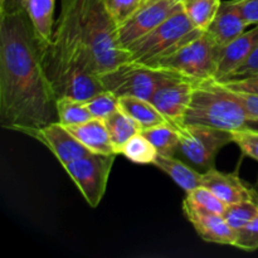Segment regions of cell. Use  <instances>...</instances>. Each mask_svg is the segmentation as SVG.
Listing matches in <instances>:
<instances>
[{"label":"cell","instance_id":"6da1fadb","mask_svg":"<svg viewBox=\"0 0 258 258\" xmlns=\"http://www.w3.org/2000/svg\"><path fill=\"white\" fill-rule=\"evenodd\" d=\"M55 103L25 10L0 14V126L19 133L49 125L58 121Z\"/></svg>","mask_w":258,"mask_h":258},{"label":"cell","instance_id":"7a4b0ae2","mask_svg":"<svg viewBox=\"0 0 258 258\" xmlns=\"http://www.w3.org/2000/svg\"><path fill=\"white\" fill-rule=\"evenodd\" d=\"M55 24L91 58L98 76L130 59L118 43V24L105 0H60Z\"/></svg>","mask_w":258,"mask_h":258},{"label":"cell","instance_id":"3957f363","mask_svg":"<svg viewBox=\"0 0 258 258\" xmlns=\"http://www.w3.org/2000/svg\"><path fill=\"white\" fill-rule=\"evenodd\" d=\"M249 122L246 111L228 88L214 78L196 83L183 123L236 131L248 127Z\"/></svg>","mask_w":258,"mask_h":258},{"label":"cell","instance_id":"277c9868","mask_svg":"<svg viewBox=\"0 0 258 258\" xmlns=\"http://www.w3.org/2000/svg\"><path fill=\"white\" fill-rule=\"evenodd\" d=\"M189 20L180 5L173 15L164 20L160 25L128 45L130 62L151 64L166 55L171 54L202 34Z\"/></svg>","mask_w":258,"mask_h":258},{"label":"cell","instance_id":"5b68a950","mask_svg":"<svg viewBox=\"0 0 258 258\" xmlns=\"http://www.w3.org/2000/svg\"><path fill=\"white\" fill-rule=\"evenodd\" d=\"M221 50V45L204 32L174 53L149 66L174 71L194 82H202L216 78Z\"/></svg>","mask_w":258,"mask_h":258},{"label":"cell","instance_id":"8992f818","mask_svg":"<svg viewBox=\"0 0 258 258\" xmlns=\"http://www.w3.org/2000/svg\"><path fill=\"white\" fill-rule=\"evenodd\" d=\"M171 126L176 128L180 136V145L176 156L199 173H206L216 168V158L219 151L233 143L232 131L185 123Z\"/></svg>","mask_w":258,"mask_h":258},{"label":"cell","instance_id":"52a82bcc","mask_svg":"<svg viewBox=\"0 0 258 258\" xmlns=\"http://www.w3.org/2000/svg\"><path fill=\"white\" fill-rule=\"evenodd\" d=\"M176 72L144 63L125 62L98 76L103 88L116 96L150 100L158 86Z\"/></svg>","mask_w":258,"mask_h":258},{"label":"cell","instance_id":"ba28073f","mask_svg":"<svg viewBox=\"0 0 258 258\" xmlns=\"http://www.w3.org/2000/svg\"><path fill=\"white\" fill-rule=\"evenodd\" d=\"M117 154L91 153L63 165L91 208L102 201Z\"/></svg>","mask_w":258,"mask_h":258},{"label":"cell","instance_id":"9c48e42d","mask_svg":"<svg viewBox=\"0 0 258 258\" xmlns=\"http://www.w3.org/2000/svg\"><path fill=\"white\" fill-rule=\"evenodd\" d=\"M196 83L179 73L170 76L158 86L150 102L163 113L170 125L183 123Z\"/></svg>","mask_w":258,"mask_h":258},{"label":"cell","instance_id":"30bf717a","mask_svg":"<svg viewBox=\"0 0 258 258\" xmlns=\"http://www.w3.org/2000/svg\"><path fill=\"white\" fill-rule=\"evenodd\" d=\"M180 5L170 0H151L139 8L130 18L118 24V43L121 47L127 49L128 45L150 33L173 15Z\"/></svg>","mask_w":258,"mask_h":258},{"label":"cell","instance_id":"8fae6325","mask_svg":"<svg viewBox=\"0 0 258 258\" xmlns=\"http://www.w3.org/2000/svg\"><path fill=\"white\" fill-rule=\"evenodd\" d=\"M19 133L25 134L47 146L62 166L92 153L59 121L39 128H22Z\"/></svg>","mask_w":258,"mask_h":258},{"label":"cell","instance_id":"7c38bea8","mask_svg":"<svg viewBox=\"0 0 258 258\" xmlns=\"http://www.w3.org/2000/svg\"><path fill=\"white\" fill-rule=\"evenodd\" d=\"M183 212L203 241L234 246L237 232L229 227L223 216L197 208L186 199L183 203Z\"/></svg>","mask_w":258,"mask_h":258},{"label":"cell","instance_id":"4fadbf2b","mask_svg":"<svg viewBox=\"0 0 258 258\" xmlns=\"http://www.w3.org/2000/svg\"><path fill=\"white\" fill-rule=\"evenodd\" d=\"M201 185L208 188L216 194L227 206L244 201L258 199L256 189H252L238 176V171L234 173H222L216 168L206 171L202 175Z\"/></svg>","mask_w":258,"mask_h":258},{"label":"cell","instance_id":"5bb4252c","mask_svg":"<svg viewBox=\"0 0 258 258\" xmlns=\"http://www.w3.org/2000/svg\"><path fill=\"white\" fill-rule=\"evenodd\" d=\"M258 47V24L251 30L242 33L239 37L232 40L227 45L222 47L219 55L218 68L214 80H226L229 78Z\"/></svg>","mask_w":258,"mask_h":258},{"label":"cell","instance_id":"9a60e30c","mask_svg":"<svg viewBox=\"0 0 258 258\" xmlns=\"http://www.w3.org/2000/svg\"><path fill=\"white\" fill-rule=\"evenodd\" d=\"M248 23L242 17L241 12L237 8L234 0L222 2L217 15L211 23L207 33L218 43L221 47H224L237 37L246 32Z\"/></svg>","mask_w":258,"mask_h":258},{"label":"cell","instance_id":"2e32d148","mask_svg":"<svg viewBox=\"0 0 258 258\" xmlns=\"http://www.w3.org/2000/svg\"><path fill=\"white\" fill-rule=\"evenodd\" d=\"M73 136L90 151L97 154H117L111 141L105 120L91 118L86 122L66 126ZM118 155V154H117Z\"/></svg>","mask_w":258,"mask_h":258},{"label":"cell","instance_id":"e0dca14e","mask_svg":"<svg viewBox=\"0 0 258 258\" xmlns=\"http://www.w3.org/2000/svg\"><path fill=\"white\" fill-rule=\"evenodd\" d=\"M55 0H27L25 13L32 24L39 47L49 44L53 37V13Z\"/></svg>","mask_w":258,"mask_h":258},{"label":"cell","instance_id":"ac0fdd59","mask_svg":"<svg viewBox=\"0 0 258 258\" xmlns=\"http://www.w3.org/2000/svg\"><path fill=\"white\" fill-rule=\"evenodd\" d=\"M154 165L170 176L186 193L201 186L203 173H199L181 159H176V156L158 155L154 161Z\"/></svg>","mask_w":258,"mask_h":258},{"label":"cell","instance_id":"d6986e66","mask_svg":"<svg viewBox=\"0 0 258 258\" xmlns=\"http://www.w3.org/2000/svg\"><path fill=\"white\" fill-rule=\"evenodd\" d=\"M118 108L134 118L139 123L141 130L169 123L163 113L150 102V100H144L134 96H120Z\"/></svg>","mask_w":258,"mask_h":258},{"label":"cell","instance_id":"ffe728a7","mask_svg":"<svg viewBox=\"0 0 258 258\" xmlns=\"http://www.w3.org/2000/svg\"><path fill=\"white\" fill-rule=\"evenodd\" d=\"M105 123L107 126L108 134H110L111 141L115 148L116 153L120 155L122 146L130 140L136 134L141 133V127L134 118L126 115L120 108L115 112L111 113L108 117L105 118Z\"/></svg>","mask_w":258,"mask_h":258},{"label":"cell","instance_id":"44dd1931","mask_svg":"<svg viewBox=\"0 0 258 258\" xmlns=\"http://www.w3.org/2000/svg\"><path fill=\"white\" fill-rule=\"evenodd\" d=\"M141 134L153 144L159 155L176 156L180 145V136L176 128L170 123L154 126L141 130Z\"/></svg>","mask_w":258,"mask_h":258},{"label":"cell","instance_id":"7402d4cb","mask_svg":"<svg viewBox=\"0 0 258 258\" xmlns=\"http://www.w3.org/2000/svg\"><path fill=\"white\" fill-rule=\"evenodd\" d=\"M222 0H183L180 4L194 27L202 32H207L217 15Z\"/></svg>","mask_w":258,"mask_h":258},{"label":"cell","instance_id":"603a6c76","mask_svg":"<svg viewBox=\"0 0 258 258\" xmlns=\"http://www.w3.org/2000/svg\"><path fill=\"white\" fill-rule=\"evenodd\" d=\"M55 106L58 121L64 126L77 125L93 118L88 108L86 107L85 101L72 97H59L57 98Z\"/></svg>","mask_w":258,"mask_h":258},{"label":"cell","instance_id":"cb8c5ba5","mask_svg":"<svg viewBox=\"0 0 258 258\" xmlns=\"http://www.w3.org/2000/svg\"><path fill=\"white\" fill-rule=\"evenodd\" d=\"M120 154L136 164H154L159 155L153 144L141 133L133 136L122 146Z\"/></svg>","mask_w":258,"mask_h":258},{"label":"cell","instance_id":"d4e9b609","mask_svg":"<svg viewBox=\"0 0 258 258\" xmlns=\"http://www.w3.org/2000/svg\"><path fill=\"white\" fill-rule=\"evenodd\" d=\"M258 214V199L254 201H244L239 203L227 206L223 218L234 231H239L244 226L253 221Z\"/></svg>","mask_w":258,"mask_h":258},{"label":"cell","instance_id":"484cf974","mask_svg":"<svg viewBox=\"0 0 258 258\" xmlns=\"http://www.w3.org/2000/svg\"><path fill=\"white\" fill-rule=\"evenodd\" d=\"M185 199L190 202L193 206H196L197 208L214 214H219V216H223L227 209V204L203 185L186 193Z\"/></svg>","mask_w":258,"mask_h":258},{"label":"cell","instance_id":"4316f807","mask_svg":"<svg viewBox=\"0 0 258 258\" xmlns=\"http://www.w3.org/2000/svg\"><path fill=\"white\" fill-rule=\"evenodd\" d=\"M85 103L92 117L105 120L111 113L118 110V96L110 91L103 90L102 92L97 93L90 100L85 101Z\"/></svg>","mask_w":258,"mask_h":258},{"label":"cell","instance_id":"83f0119b","mask_svg":"<svg viewBox=\"0 0 258 258\" xmlns=\"http://www.w3.org/2000/svg\"><path fill=\"white\" fill-rule=\"evenodd\" d=\"M233 143L248 158L258 161V130L251 126L232 131Z\"/></svg>","mask_w":258,"mask_h":258},{"label":"cell","instance_id":"f1b7e54d","mask_svg":"<svg viewBox=\"0 0 258 258\" xmlns=\"http://www.w3.org/2000/svg\"><path fill=\"white\" fill-rule=\"evenodd\" d=\"M233 247L242 251L253 252L258 249V214L253 221L237 231V239Z\"/></svg>","mask_w":258,"mask_h":258},{"label":"cell","instance_id":"f546056e","mask_svg":"<svg viewBox=\"0 0 258 258\" xmlns=\"http://www.w3.org/2000/svg\"><path fill=\"white\" fill-rule=\"evenodd\" d=\"M105 3L117 24L125 22L141 7V0H105Z\"/></svg>","mask_w":258,"mask_h":258},{"label":"cell","instance_id":"4dcf8cb0","mask_svg":"<svg viewBox=\"0 0 258 258\" xmlns=\"http://www.w3.org/2000/svg\"><path fill=\"white\" fill-rule=\"evenodd\" d=\"M217 81V80H216ZM219 85L232 91H239V92L256 93L258 95V72L251 75L241 76V77H232L227 80L217 81Z\"/></svg>","mask_w":258,"mask_h":258},{"label":"cell","instance_id":"1f68e13d","mask_svg":"<svg viewBox=\"0 0 258 258\" xmlns=\"http://www.w3.org/2000/svg\"><path fill=\"white\" fill-rule=\"evenodd\" d=\"M233 97L241 103L243 110L246 111L251 122H258V95L256 93L239 92V91L229 90Z\"/></svg>","mask_w":258,"mask_h":258},{"label":"cell","instance_id":"d6a6232c","mask_svg":"<svg viewBox=\"0 0 258 258\" xmlns=\"http://www.w3.org/2000/svg\"><path fill=\"white\" fill-rule=\"evenodd\" d=\"M234 3L249 25L258 24V0H234Z\"/></svg>","mask_w":258,"mask_h":258},{"label":"cell","instance_id":"836d02e7","mask_svg":"<svg viewBox=\"0 0 258 258\" xmlns=\"http://www.w3.org/2000/svg\"><path fill=\"white\" fill-rule=\"evenodd\" d=\"M257 72H258V47L257 49L252 53L251 57L246 60V63H244L243 66H241V67H239L238 70H237L229 78L241 77V76L251 75V73H257Z\"/></svg>","mask_w":258,"mask_h":258},{"label":"cell","instance_id":"e575fe53","mask_svg":"<svg viewBox=\"0 0 258 258\" xmlns=\"http://www.w3.org/2000/svg\"><path fill=\"white\" fill-rule=\"evenodd\" d=\"M27 0H0V14H14L25 10Z\"/></svg>","mask_w":258,"mask_h":258},{"label":"cell","instance_id":"d590c367","mask_svg":"<svg viewBox=\"0 0 258 258\" xmlns=\"http://www.w3.org/2000/svg\"><path fill=\"white\" fill-rule=\"evenodd\" d=\"M149 2H150V0H141V7H143V5H145V4H148Z\"/></svg>","mask_w":258,"mask_h":258},{"label":"cell","instance_id":"8d00e7d4","mask_svg":"<svg viewBox=\"0 0 258 258\" xmlns=\"http://www.w3.org/2000/svg\"><path fill=\"white\" fill-rule=\"evenodd\" d=\"M151 2V0H150ZM170 2H173V3H175V4H180L181 2H183V0H170Z\"/></svg>","mask_w":258,"mask_h":258},{"label":"cell","instance_id":"74e56055","mask_svg":"<svg viewBox=\"0 0 258 258\" xmlns=\"http://www.w3.org/2000/svg\"><path fill=\"white\" fill-rule=\"evenodd\" d=\"M256 190H257V193H258V180H257V189H256Z\"/></svg>","mask_w":258,"mask_h":258}]
</instances>
